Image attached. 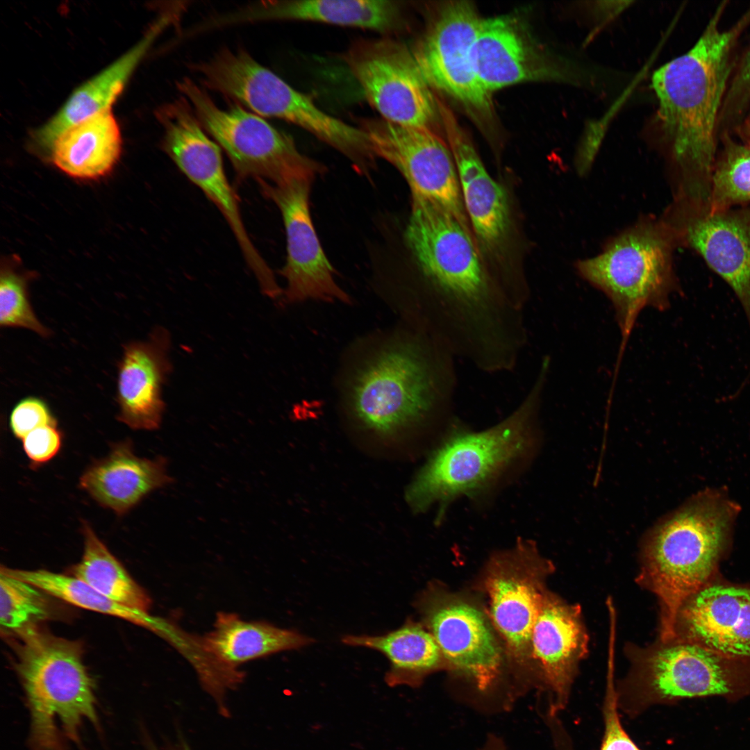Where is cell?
Segmentation results:
<instances>
[{
  "mask_svg": "<svg viewBox=\"0 0 750 750\" xmlns=\"http://www.w3.org/2000/svg\"><path fill=\"white\" fill-rule=\"evenodd\" d=\"M728 6V1H722L695 44L651 77L673 197L699 203L710 201L719 116L738 43L750 26L749 6L732 25L723 28Z\"/></svg>",
  "mask_w": 750,
  "mask_h": 750,
  "instance_id": "cell-1",
  "label": "cell"
},
{
  "mask_svg": "<svg viewBox=\"0 0 750 750\" xmlns=\"http://www.w3.org/2000/svg\"><path fill=\"white\" fill-rule=\"evenodd\" d=\"M551 360L542 359L535 378L516 408L481 431L453 417L444 440L409 485L406 499L416 512L438 508L440 522L459 497L486 496L525 467L538 446L539 415Z\"/></svg>",
  "mask_w": 750,
  "mask_h": 750,
  "instance_id": "cell-2",
  "label": "cell"
},
{
  "mask_svg": "<svg viewBox=\"0 0 750 750\" xmlns=\"http://www.w3.org/2000/svg\"><path fill=\"white\" fill-rule=\"evenodd\" d=\"M456 359L412 328L358 371L349 392L351 416L382 438L445 428L453 417Z\"/></svg>",
  "mask_w": 750,
  "mask_h": 750,
  "instance_id": "cell-3",
  "label": "cell"
},
{
  "mask_svg": "<svg viewBox=\"0 0 750 750\" xmlns=\"http://www.w3.org/2000/svg\"><path fill=\"white\" fill-rule=\"evenodd\" d=\"M740 506L722 488H706L647 534L636 583L660 608L659 638L674 639L677 614L690 597L715 581L731 543Z\"/></svg>",
  "mask_w": 750,
  "mask_h": 750,
  "instance_id": "cell-4",
  "label": "cell"
},
{
  "mask_svg": "<svg viewBox=\"0 0 750 750\" xmlns=\"http://www.w3.org/2000/svg\"><path fill=\"white\" fill-rule=\"evenodd\" d=\"M16 669L30 712L31 750H67L89 721L97 728L94 685L81 644L40 627L17 636Z\"/></svg>",
  "mask_w": 750,
  "mask_h": 750,
  "instance_id": "cell-5",
  "label": "cell"
},
{
  "mask_svg": "<svg viewBox=\"0 0 750 750\" xmlns=\"http://www.w3.org/2000/svg\"><path fill=\"white\" fill-rule=\"evenodd\" d=\"M678 248L660 217H640L608 240L596 255L578 260V275L610 301L624 349L640 312L665 311L672 294L681 292L674 269Z\"/></svg>",
  "mask_w": 750,
  "mask_h": 750,
  "instance_id": "cell-6",
  "label": "cell"
},
{
  "mask_svg": "<svg viewBox=\"0 0 750 750\" xmlns=\"http://www.w3.org/2000/svg\"><path fill=\"white\" fill-rule=\"evenodd\" d=\"M190 68L204 87L256 115L281 119L308 131L347 157L360 174L368 175L375 168L377 157L362 128L326 113L246 50L223 48Z\"/></svg>",
  "mask_w": 750,
  "mask_h": 750,
  "instance_id": "cell-7",
  "label": "cell"
},
{
  "mask_svg": "<svg viewBox=\"0 0 750 750\" xmlns=\"http://www.w3.org/2000/svg\"><path fill=\"white\" fill-rule=\"evenodd\" d=\"M625 653L630 667L616 690L619 709L628 717L685 699L720 697L735 702L750 695L749 660L678 640L658 639L646 647L627 644Z\"/></svg>",
  "mask_w": 750,
  "mask_h": 750,
  "instance_id": "cell-8",
  "label": "cell"
},
{
  "mask_svg": "<svg viewBox=\"0 0 750 750\" xmlns=\"http://www.w3.org/2000/svg\"><path fill=\"white\" fill-rule=\"evenodd\" d=\"M176 87L191 105L204 130L228 157L238 177L278 184L303 174H323L326 167L297 149L294 140L239 103L219 107L193 80Z\"/></svg>",
  "mask_w": 750,
  "mask_h": 750,
  "instance_id": "cell-9",
  "label": "cell"
},
{
  "mask_svg": "<svg viewBox=\"0 0 750 750\" xmlns=\"http://www.w3.org/2000/svg\"><path fill=\"white\" fill-rule=\"evenodd\" d=\"M156 115L163 128V151L223 215L262 292L272 298L280 296L281 289L273 272L248 235L238 197L226 176L219 146L206 134L183 97L161 106Z\"/></svg>",
  "mask_w": 750,
  "mask_h": 750,
  "instance_id": "cell-10",
  "label": "cell"
},
{
  "mask_svg": "<svg viewBox=\"0 0 750 750\" xmlns=\"http://www.w3.org/2000/svg\"><path fill=\"white\" fill-rule=\"evenodd\" d=\"M345 60L382 119L432 129L439 103L412 51L404 44L389 35L362 40L349 50Z\"/></svg>",
  "mask_w": 750,
  "mask_h": 750,
  "instance_id": "cell-11",
  "label": "cell"
},
{
  "mask_svg": "<svg viewBox=\"0 0 750 750\" xmlns=\"http://www.w3.org/2000/svg\"><path fill=\"white\" fill-rule=\"evenodd\" d=\"M471 60L476 78L490 94L529 81L576 86L594 83L590 72L546 49L514 16L481 19L472 46Z\"/></svg>",
  "mask_w": 750,
  "mask_h": 750,
  "instance_id": "cell-12",
  "label": "cell"
},
{
  "mask_svg": "<svg viewBox=\"0 0 750 750\" xmlns=\"http://www.w3.org/2000/svg\"><path fill=\"white\" fill-rule=\"evenodd\" d=\"M360 128L376 156L405 178L412 198L435 203L468 224L452 153L432 129L401 126L381 117L364 119Z\"/></svg>",
  "mask_w": 750,
  "mask_h": 750,
  "instance_id": "cell-13",
  "label": "cell"
},
{
  "mask_svg": "<svg viewBox=\"0 0 750 750\" xmlns=\"http://www.w3.org/2000/svg\"><path fill=\"white\" fill-rule=\"evenodd\" d=\"M553 570L534 542L523 539L489 562L485 586L491 617L518 663L531 658L533 628L547 591V578Z\"/></svg>",
  "mask_w": 750,
  "mask_h": 750,
  "instance_id": "cell-14",
  "label": "cell"
},
{
  "mask_svg": "<svg viewBox=\"0 0 750 750\" xmlns=\"http://www.w3.org/2000/svg\"><path fill=\"white\" fill-rule=\"evenodd\" d=\"M660 217L678 247L698 253L731 288L750 327V207L711 210L673 199Z\"/></svg>",
  "mask_w": 750,
  "mask_h": 750,
  "instance_id": "cell-15",
  "label": "cell"
},
{
  "mask_svg": "<svg viewBox=\"0 0 750 750\" xmlns=\"http://www.w3.org/2000/svg\"><path fill=\"white\" fill-rule=\"evenodd\" d=\"M316 176L304 174L278 184L259 181L262 194L278 208L287 241L286 262L280 273L287 286L288 302L308 299L349 302L334 279V269L316 233L309 209L311 185Z\"/></svg>",
  "mask_w": 750,
  "mask_h": 750,
  "instance_id": "cell-16",
  "label": "cell"
},
{
  "mask_svg": "<svg viewBox=\"0 0 750 750\" xmlns=\"http://www.w3.org/2000/svg\"><path fill=\"white\" fill-rule=\"evenodd\" d=\"M481 19L469 2H450L440 10L412 53L431 88L451 96L472 112L490 115V93L476 78L471 60Z\"/></svg>",
  "mask_w": 750,
  "mask_h": 750,
  "instance_id": "cell-17",
  "label": "cell"
},
{
  "mask_svg": "<svg viewBox=\"0 0 750 750\" xmlns=\"http://www.w3.org/2000/svg\"><path fill=\"white\" fill-rule=\"evenodd\" d=\"M419 606L430 633L451 667L478 692L491 691L500 676L502 653L484 614L459 599L439 603L426 597Z\"/></svg>",
  "mask_w": 750,
  "mask_h": 750,
  "instance_id": "cell-18",
  "label": "cell"
},
{
  "mask_svg": "<svg viewBox=\"0 0 750 750\" xmlns=\"http://www.w3.org/2000/svg\"><path fill=\"white\" fill-rule=\"evenodd\" d=\"M582 610L547 590L531 635V658L547 691V709L560 713L569 701L581 662L589 651Z\"/></svg>",
  "mask_w": 750,
  "mask_h": 750,
  "instance_id": "cell-19",
  "label": "cell"
},
{
  "mask_svg": "<svg viewBox=\"0 0 750 750\" xmlns=\"http://www.w3.org/2000/svg\"><path fill=\"white\" fill-rule=\"evenodd\" d=\"M674 634V640L750 661V586L715 581L684 602Z\"/></svg>",
  "mask_w": 750,
  "mask_h": 750,
  "instance_id": "cell-20",
  "label": "cell"
},
{
  "mask_svg": "<svg viewBox=\"0 0 750 750\" xmlns=\"http://www.w3.org/2000/svg\"><path fill=\"white\" fill-rule=\"evenodd\" d=\"M439 108L468 220L480 245L488 252L496 253L504 244L510 230L506 194L488 173L452 112L442 104Z\"/></svg>",
  "mask_w": 750,
  "mask_h": 750,
  "instance_id": "cell-21",
  "label": "cell"
},
{
  "mask_svg": "<svg viewBox=\"0 0 750 750\" xmlns=\"http://www.w3.org/2000/svg\"><path fill=\"white\" fill-rule=\"evenodd\" d=\"M169 338L156 328L146 341L124 346L119 363L117 419L133 429L159 427L164 410L162 385L169 372Z\"/></svg>",
  "mask_w": 750,
  "mask_h": 750,
  "instance_id": "cell-22",
  "label": "cell"
},
{
  "mask_svg": "<svg viewBox=\"0 0 750 750\" xmlns=\"http://www.w3.org/2000/svg\"><path fill=\"white\" fill-rule=\"evenodd\" d=\"M176 17L172 10L161 14L134 47L75 90L60 109L32 133L34 144L48 152L64 131L111 108L150 47Z\"/></svg>",
  "mask_w": 750,
  "mask_h": 750,
  "instance_id": "cell-23",
  "label": "cell"
},
{
  "mask_svg": "<svg viewBox=\"0 0 750 750\" xmlns=\"http://www.w3.org/2000/svg\"><path fill=\"white\" fill-rule=\"evenodd\" d=\"M313 640L294 631L261 621H247L235 613L218 612L212 630L201 647L215 661L226 690L241 681L237 667L281 651L301 649Z\"/></svg>",
  "mask_w": 750,
  "mask_h": 750,
  "instance_id": "cell-24",
  "label": "cell"
},
{
  "mask_svg": "<svg viewBox=\"0 0 750 750\" xmlns=\"http://www.w3.org/2000/svg\"><path fill=\"white\" fill-rule=\"evenodd\" d=\"M227 24L295 20L370 29L386 35L404 24L403 6L390 0H289L260 1L226 17Z\"/></svg>",
  "mask_w": 750,
  "mask_h": 750,
  "instance_id": "cell-25",
  "label": "cell"
},
{
  "mask_svg": "<svg viewBox=\"0 0 750 750\" xmlns=\"http://www.w3.org/2000/svg\"><path fill=\"white\" fill-rule=\"evenodd\" d=\"M170 481L162 458L138 457L126 440L113 445L106 457L91 465L79 485L101 506L123 515Z\"/></svg>",
  "mask_w": 750,
  "mask_h": 750,
  "instance_id": "cell-26",
  "label": "cell"
},
{
  "mask_svg": "<svg viewBox=\"0 0 750 750\" xmlns=\"http://www.w3.org/2000/svg\"><path fill=\"white\" fill-rule=\"evenodd\" d=\"M120 128L111 108L104 110L61 133L48 153L54 165L78 179L106 176L122 151Z\"/></svg>",
  "mask_w": 750,
  "mask_h": 750,
  "instance_id": "cell-27",
  "label": "cell"
},
{
  "mask_svg": "<svg viewBox=\"0 0 750 750\" xmlns=\"http://www.w3.org/2000/svg\"><path fill=\"white\" fill-rule=\"evenodd\" d=\"M344 644L378 651L390 662L385 681L390 686H417L439 666L442 656L435 638L419 624L408 622L382 635H345Z\"/></svg>",
  "mask_w": 750,
  "mask_h": 750,
  "instance_id": "cell-28",
  "label": "cell"
},
{
  "mask_svg": "<svg viewBox=\"0 0 750 750\" xmlns=\"http://www.w3.org/2000/svg\"><path fill=\"white\" fill-rule=\"evenodd\" d=\"M81 531L83 553L80 562L72 568L73 576L119 603L148 612L151 600L144 589L133 579L88 522H83Z\"/></svg>",
  "mask_w": 750,
  "mask_h": 750,
  "instance_id": "cell-29",
  "label": "cell"
},
{
  "mask_svg": "<svg viewBox=\"0 0 750 750\" xmlns=\"http://www.w3.org/2000/svg\"><path fill=\"white\" fill-rule=\"evenodd\" d=\"M1 570L76 606L119 617L154 631L163 630L162 622L148 612L119 603L73 576L46 569L24 570L1 567Z\"/></svg>",
  "mask_w": 750,
  "mask_h": 750,
  "instance_id": "cell-30",
  "label": "cell"
},
{
  "mask_svg": "<svg viewBox=\"0 0 750 750\" xmlns=\"http://www.w3.org/2000/svg\"><path fill=\"white\" fill-rule=\"evenodd\" d=\"M711 178L709 209L722 210L750 203V147L723 135Z\"/></svg>",
  "mask_w": 750,
  "mask_h": 750,
  "instance_id": "cell-31",
  "label": "cell"
},
{
  "mask_svg": "<svg viewBox=\"0 0 750 750\" xmlns=\"http://www.w3.org/2000/svg\"><path fill=\"white\" fill-rule=\"evenodd\" d=\"M47 594L35 585L1 571V633L17 637L50 619L52 606Z\"/></svg>",
  "mask_w": 750,
  "mask_h": 750,
  "instance_id": "cell-32",
  "label": "cell"
},
{
  "mask_svg": "<svg viewBox=\"0 0 750 750\" xmlns=\"http://www.w3.org/2000/svg\"><path fill=\"white\" fill-rule=\"evenodd\" d=\"M0 324L1 327L26 328L44 338L51 334L33 312L26 278L12 270L5 269L1 274Z\"/></svg>",
  "mask_w": 750,
  "mask_h": 750,
  "instance_id": "cell-33",
  "label": "cell"
},
{
  "mask_svg": "<svg viewBox=\"0 0 750 750\" xmlns=\"http://www.w3.org/2000/svg\"><path fill=\"white\" fill-rule=\"evenodd\" d=\"M750 108V41L736 60L723 100L719 137L734 133Z\"/></svg>",
  "mask_w": 750,
  "mask_h": 750,
  "instance_id": "cell-34",
  "label": "cell"
},
{
  "mask_svg": "<svg viewBox=\"0 0 750 750\" xmlns=\"http://www.w3.org/2000/svg\"><path fill=\"white\" fill-rule=\"evenodd\" d=\"M613 644H609L606 685L602 707L604 732L599 750H641L620 721L614 676Z\"/></svg>",
  "mask_w": 750,
  "mask_h": 750,
  "instance_id": "cell-35",
  "label": "cell"
},
{
  "mask_svg": "<svg viewBox=\"0 0 750 750\" xmlns=\"http://www.w3.org/2000/svg\"><path fill=\"white\" fill-rule=\"evenodd\" d=\"M49 424H57V422L47 405L35 397L21 400L14 407L10 417L12 433L22 440L34 429Z\"/></svg>",
  "mask_w": 750,
  "mask_h": 750,
  "instance_id": "cell-36",
  "label": "cell"
},
{
  "mask_svg": "<svg viewBox=\"0 0 750 750\" xmlns=\"http://www.w3.org/2000/svg\"><path fill=\"white\" fill-rule=\"evenodd\" d=\"M22 440L24 452L35 467L47 462L58 453L62 434L57 424H49L34 429Z\"/></svg>",
  "mask_w": 750,
  "mask_h": 750,
  "instance_id": "cell-37",
  "label": "cell"
},
{
  "mask_svg": "<svg viewBox=\"0 0 750 750\" xmlns=\"http://www.w3.org/2000/svg\"><path fill=\"white\" fill-rule=\"evenodd\" d=\"M144 740L147 750H191L181 733H178L176 739L167 744L164 749L158 747L149 736L145 735Z\"/></svg>",
  "mask_w": 750,
  "mask_h": 750,
  "instance_id": "cell-38",
  "label": "cell"
},
{
  "mask_svg": "<svg viewBox=\"0 0 750 750\" xmlns=\"http://www.w3.org/2000/svg\"><path fill=\"white\" fill-rule=\"evenodd\" d=\"M734 133L737 134L742 144L750 147V108Z\"/></svg>",
  "mask_w": 750,
  "mask_h": 750,
  "instance_id": "cell-39",
  "label": "cell"
},
{
  "mask_svg": "<svg viewBox=\"0 0 750 750\" xmlns=\"http://www.w3.org/2000/svg\"><path fill=\"white\" fill-rule=\"evenodd\" d=\"M479 750H508L503 741L497 735L490 734Z\"/></svg>",
  "mask_w": 750,
  "mask_h": 750,
  "instance_id": "cell-40",
  "label": "cell"
},
{
  "mask_svg": "<svg viewBox=\"0 0 750 750\" xmlns=\"http://www.w3.org/2000/svg\"><path fill=\"white\" fill-rule=\"evenodd\" d=\"M556 750H576L569 735H563L556 739L553 742Z\"/></svg>",
  "mask_w": 750,
  "mask_h": 750,
  "instance_id": "cell-41",
  "label": "cell"
}]
</instances>
